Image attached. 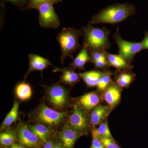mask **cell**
<instances>
[{
  "instance_id": "1",
  "label": "cell",
  "mask_w": 148,
  "mask_h": 148,
  "mask_svg": "<svg viewBox=\"0 0 148 148\" xmlns=\"http://www.w3.org/2000/svg\"><path fill=\"white\" fill-rule=\"evenodd\" d=\"M134 6L130 4H121L109 6L92 16L88 24H115L124 21L135 14Z\"/></svg>"
},
{
  "instance_id": "2",
  "label": "cell",
  "mask_w": 148,
  "mask_h": 148,
  "mask_svg": "<svg viewBox=\"0 0 148 148\" xmlns=\"http://www.w3.org/2000/svg\"><path fill=\"white\" fill-rule=\"evenodd\" d=\"M81 35L83 37V45L89 50L107 51L110 47L109 37L110 31L106 28H96L88 24L82 27Z\"/></svg>"
},
{
  "instance_id": "3",
  "label": "cell",
  "mask_w": 148,
  "mask_h": 148,
  "mask_svg": "<svg viewBox=\"0 0 148 148\" xmlns=\"http://www.w3.org/2000/svg\"><path fill=\"white\" fill-rule=\"evenodd\" d=\"M81 35V30L73 28H63L58 34L56 40L61 47V64L68 57L73 58V53L82 48L79 39Z\"/></svg>"
},
{
  "instance_id": "4",
  "label": "cell",
  "mask_w": 148,
  "mask_h": 148,
  "mask_svg": "<svg viewBox=\"0 0 148 148\" xmlns=\"http://www.w3.org/2000/svg\"><path fill=\"white\" fill-rule=\"evenodd\" d=\"M66 112H59L48 107L43 103L40 106L36 114L37 120L51 127L61 124L67 116Z\"/></svg>"
},
{
  "instance_id": "5",
  "label": "cell",
  "mask_w": 148,
  "mask_h": 148,
  "mask_svg": "<svg viewBox=\"0 0 148 148\" xmlns=\"http://www.w3.org/2000/svg\"><path fill=\"white\" fill-rule=\"evenodd\" d=\"M114 38L119 48V55L130 63L135 56L143 49L142 42H132L125 40L121 36L118 28L114 35Z\"/></svg>"
},
{
  "instance_id": "6",
  "label": "cell",
  "mask_w": 148,
  "mask_h": 148,
  "mask_svg": "<svg viewBox=\"0 0 148 148\" xmlns=\"http://www.w3.org/2000/svg\"><path fill=\"white\" fill-rule=\"evenodd\" d=\"M53 3L47 2L40 6L39 23L40 26L45 29H57L60 25L59 17L53 7Z\"/></svg>"
},
{
  "instance_id": "7",
  "label": "cell",
  "mask_w": 148,
  "mask_h": 148,
  "mask_svg": "<svg viewBox=\"0 0 148 148\" xmlns=\"http://www.w3.org/2000/svg\"><path fill=\"white\" fill-rule=\"evenodd\" d=\"M69 125L81 135H84L89 128V121L87 114L79 106H74L69 117Z\"/></svg>"
},
{
  "instance_id": "8",
  "label": "cell",
  "mask_w": 148,
  "mask_h": 148,
  "mask_svg": "<svg viewBox=\"0 0 148 148\" xmlns=\"http://www.w3.org/2000/svg\"><path fill=\"white\" fill-rule=\"evenodd\" d=\"M47 92L49 101L55 108H62L68 103V90L61 85L55 84L51 86L48 88Z\"/></svg>"
},
{
  "instance_id": "9",
  "label": "cell",
  "mask_w": 148,
  "mask_h": 148,
  "mask_svg": "<svg viewBox=\"0 0 148 148\" xmlns=\"http://www.w3.org/2000/svg\"><path fill=\"white\" fill-rule=\"evenodd\" d=\"M17 135L19 143L24 147L36 148L39 145L40 141L26 125L20 123L18 126Z\"/></svg>"
},
{
  "instance_id": "10",
  "label": "cell",
  "mask_w": 148,
  "mask_h": 148,
  "mask_svg": "<svg viewBox=\"0 0 148 148\" xmlns=\"http://www.w3.org/2000/svg\"><path fill=\"white\" fill-rule=\"evenodd\" d=\"M28 58L29 61V69L25 75V79L32 72L36 71L42 72L43 70L46 69L49 66H52L54 69H56L52 65L49 59L40 56L35 53H30L28 55Z\"/></svg>"
},
{
  "instance_id": "11",
  "label": "cell",
  "mask_w": 148,
  "mask_h": 148,
  "mask_svg": "<svg viewBox=\"0 0 148 148\" xmlns=\"http://www.w3.org/2000/svg\"><path fill=\"white\" fill-rule=\"evenodd\" d=\"M77 131L70 125L63 127L59 135V138L65 148H73L78 138L81 136Z\"/></svg>"
},
{
  "instance_id": "12",
  "label": "cell",
  "mask_w": 148,
  "mask_h": 148,
  "mask_svg": "<svg viewBox=\"0 0 148 148\" xmlns=\"http://www.w3.org/2000/svg\"><path fill=\"white\" fill-rule=\"evenodd\" d=\"M74 70L75 69L71 67L60 69L56 68L53 72H62V74L60 77V82L64 84L73 86L78 82L80 78L79 74L76 73Z\"/></svg>"
},
{
  "instance_id": "13",
  "label": "cell",
  "mask_w": 148,
  "mask_h": 148,
  "mask_svg": "<svg viewBox=\"0 0 148 148\" xmlns=\"http://www.w3.org/2000/svg\"><path fill=\"white\" fill-rule=\"evenodd\" d=\"M89 62H91L90 51L88 48L83 45L79 53L74 58L70 66L74 69L84 70L85 64Z\"/></svg>"
},
{
  "instance_id": "14",
  "label": "cell",
  "mask_w": 148,
  "mask_h": 148,
  "mask_svg": "<svg viewBox=\"0 0 148 148\" xmlns=\"http://www.w3.org/2000/svg\"><path fill=\"white\" fill-rule=\"evenodd\" d=\"M121 94L119 86L117 85L112 84L105 90L103 95L104 100L110 106L114 107L120 100Z\"/></svg>"
},
{
  "instance_id": "15",
  "label": "cell",
  "mask_w": 148,
  "mask_h": 148,
  "mask_svg": "<svg viewBox=\"0 0 148 148\" xmlns=\"http://www.w3.org/2000/svg\"><path fill=\"white\" fill-rule=\"evenodd\" d=\"M99 95L94 92L86 93L81 97L79 102L81 106L87 111L93 110L100 103Z\"/></svg>"
},
{
  "instance_id": "16",
  "label": "cell",
  "mask_w": 148,
  "mask_h": 148,
  "mask_svg": "<svg viewBox=\"0 0 148 148\" xmlns=\"http://www.w3.org/2000/svg\"><path fill=\"white\" fill-rule=\"evenodd\" d=\"M109 112L108 106L99 105L92 110L90 115V123L93 127L101 124Z\"/></svg>"
},
{
  "instance_id": "17",
  "label": "cell",
  "mask_w": 148,
  "mask_h": 148,
  "mask_svg": "<svg viewBox=\"0 0 148 148\" xmlns=\"http://www.w3.org/2000/svg\"><path fill=\"white\" fill-rule=\"evenodd\" d=\"M104 73V72L101 71L92 70L80 73L79 75L88 86L92 87L97 86L100 78Z\"/></svg>"
},
{
  "instance_id": "18",
  "label": "cell",
  "mask_w": 148,
  "mask_h": 148,
  "mask_svg": "<svg viewBox=\"0 0 148 148\" xmlns=\"http://www.w3.org/2000/svg\"><path fill=\"white\" fill-rule=\"evenodd\" d=\"M106 55L108 65L119 70L130 69L129 63L119 54H112L107 51Z\"/></svg>"
},
{
  "instance_id": "19",
  "label": "cell",
  "mask_w": 148,
  "mask_h": 148,
  "mask_svg": "<svg viewBox=\"0 0 148 148\" xmlns=\"http://www.w3.org/2000/svg\"><path fill=\"white\" fill-rule=\"evenodd\" d=\"M29 129L34 132L39 138L40 142L45 143L50 135V130L45 125L42 124L32 125L27 124Z\"/></svg>"
},
{
  "instance_id": "20",
  "label": "cell",
  "mask_w": 148,
  "mask_h": 148,
  "mask_svg": "<svg viewBox=\"0 0 148 148\" xmlns=\"http://www.w3.org/2000/svg\"><path fill=\"white\" fill-rule=\"evenodd\" d=\"M15 93L18 99L22 101H26L32 97V88L27 83H20L15 88Z\"/></svg>"
},
{
  "instance_id": "21",
  "label": "cell",
  "mask_w": 148,
  "mask_h": 148,
  "mask_svg": "<svg viewBox=\"0 0 148 148\" xmlns=\"http://www.w3.org/2000/svg\"><path fill=\"white\" fill-rule=\"evenodd\" d=\"M18 106L19 103L17 101H15L14 103L12 108L10 111L3 121L2 124V128H5L10 126L11 125L16 121L18 118Z\"/></svg>"
},
{
  "instance_id": "22",
  "label": "cell",
  "mask_w": 148,
  "mask_h": 148,
  "mask_svg": "<svg viewBox=\"0 0 148 148\" xmlns=\"http://www.w3.org/2000/svg\"><path fill=\"white\" fill-rule=\"evenodd\" d=\"M16 139L15 132L12 130H7L4 132H1L0 135V143L4 147L12 145Z\"/></svg>"
},
{
  "instance_id": "23",
  "label": "cell",
  "mask_w": 148,
  "mask_h": 148,
  "mask_svg": "<svg viewBox=\"0 0 148 148\" xmlns=\"http://www.w3.org/2000/svg\"><path fill=\"white\" fill-rule=\"evenodd\" d=\"M134 78V75L131 73H121L117 77V85L120 87H127L131 83Z\"/></svg>"
},
{
  "instance_id": "24",
  "label": "cell",
  "mask_w": 148,
  "mask_h": 148,
  "mask_svg": "<svg viewBox=\"0 0 148 148\" xmlns=\"http://www.w3.org/2000/svg\"><path fill=\"white\" fill-rule=\"evenodd\" d=\"M111 82V74L109 72H104V73L100 78L97 87L98 90L103 91L105 90Z\"/></svg>"
},
{
  "instance_id": "25",
  "label": "cell",
  "mask_w": 148,
  "mask_h": 148,
  "mask_svg": "<svg viewBox=\"0 0 148 148\" xmlns=\"http://www.w3.org/2000/svg\"><path fill=\"white\" fill-rule=\"evenodd\" d=\"M94 129L96 133L98 135H103L112 140H114L109 129L108 124L107 122L102 123L98 128H94Z\"/></svg>"
},
{
  "instance_id": "26",
  "label": "cell",
  "mask_w": 148,
  "mask_h": 148,
  "mask_svg": "<svg viewBox=\"0 0 148 148\" xmlns=\"http://www.w3.org/2000/svg\"><path fill=\"white\" fill-rule=\"evenodd\" d=\"M94 132L96 133L97 137L99 138V140L103 143V145L106 148H121L115 142L114 140H112L108 138L105 137V136L98 135L95 132L94 129H92Z\"/></svg>"
},
{
  "instance_id": "27",
  "label": "cell",
  "mask_w": 148,
  "mask_h": 148,
  "mask_svg": "<svg viewBox=\"0 0 148 148\" xmlns=\"http://www.w3.org/2000/svg\"><path fill=\"white\" fill-rule=\"evenodd\" d=\"M90 51L91 62L92 61H98L102 59H106L107 51Z\"/></svg>"
},
{
  "instance_id": "28",
  "label": "cell",
  "mask_w": 148,
  "mask_h": 148,
  "mask_svg": "<svg viewBox=\"0 0 148 148\" xmlns=\"http://www.w3.org/2000/svg\"><path fill=\"white\" fill-rule=\"evenodd\" d=\"M92 142L90 148H106L93 130H92Z\"/></svg>"
},
{
  "instance_id": "29",
  "label": "cell",
  "mask_w": 148,
  "mask_h": 148,
  "mask_svg": "<svg viewBox=\"0 0 148 148\" xmlns=\"http://www.w3.org/2000/svg\"><path fill=\"white\" fill-rule=\"evenodd\" d=\"M47 2H49L48 0H30L28 8L38 9L41 5Z\"/></svg>"
},
{
  "instance_id": "30",
  "label": "cell",
  "mask_w": 148,
  "mask_h": 148,
  "mask_svg": "<svg viewBox=\"0 0 148 148\" xmlns=\"http://www.w3.org/2000/svg\"><path fill=\"white\" fill-rule=\"evenodd\" d=\"M92 62L94 66L98 69H102L108 65L107 58L98 61H92Z\"/></svg>"
},
{
  "instance_id": "31",
  "label": "cell",
  "mask_w": 148,
  "mask_h": 148,
  "mask_svg": "<svg viewBox=\"0 0 148 148\" xmlns=\"http://www.w3.org/2000/svg\"><path fill=\"white\" fill-rule=\"evenodd\" d=\"M143 44L144 49H148V33L146 32L145 37L143 40L141 42Z\"/></svg>"
},
{
  "instance_id": "32",
  "label": "cell",
  "mask_w": 148,
  "mask_h": 148,
  "mask_svg": "<svg viewBox=\"0 0 148 148\" xmlns=\"http://www.w3.org/2000/svg\"><path fill=\"white\" fill-rule=\"evenodd\" d=\"M54 145H53L52 141L49 140L45 142L44 148H54Z\"/></svg>"
},
{
  "instance_id": "33",
  "label": "cell",
  "mask_w": 148,
  "mask_h": 148,
  "mask_svg": "<svg viewBox=\"0 0 148 148\" xmlns=\"http://www.w3.org/2000/svg\"><path fill=\"white\" fill-rule=\"evenodd\" d=\"M10 148H27L25 147L24 146L19 145H16V144H13L11 146Z\"/></svg>"
},
{
  "instance_id": "34",
  "label": "cell",
  "mask_w": 148,
  "mask_h": 148,
  "mask_svg": "<svg viewBox=\"0 0 148 148\" xmlns=\"http://www.w3.org/2000/svg\"><path fill=\"white\" fill-rule=\"evenodd\" d=\"M5 1L12 3H17L21 1H22L23 0H5Z\"/></svg>"
},
{
  "instance_id": "35",
  "label": "cell",
  "mask_w": 148,
  "mask_h": 148,
  "mask_svg": "<svg viewBox=\"0 0 148 148\" xmlns=\"http://www.w3.org/2000/svg\"><path fill=\"white\" fill-rule=\"evenodd\" d=\"M54 148H64V147L60 144H56L54 145Z\"/></svg>"
},
{
  "instance_id": "36",
  "label": "cell",
  "mask_w": 148,
  "mask_h": 148,
  "mask_svg": "<svg viewBox=\"0 0 148 148\" xmlns=\"http://www.w3.org/2000/svg\"><path fill=\"white\" fill-rule=\"evenodd\" d=\"M51 3H58V2L60 1L61 0H48Z\"/></svg>"
}]
</instances>
